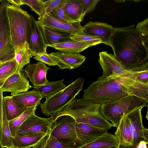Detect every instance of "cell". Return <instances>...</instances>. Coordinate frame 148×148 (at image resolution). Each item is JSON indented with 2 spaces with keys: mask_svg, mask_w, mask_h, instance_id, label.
Here are the masks:
<instances>
[{
  "mask_svg": "<svg viewBox=\"0 0 148 148\" xmlns=\"http://www.w3.org/2000/svg\"><path fill=\"white\" fill-rule=\"evenodd\" d=\"M82 98L99 104L110 103L134 96L148 103V84L125 76H101L83 90Z\"/></svg>",
  "mask_w": 148,
  "mask_h": 148,
  "instance_id": "6da1fadb",
  "label": "cell"
},
{
  "mask_svg": "<svg viewBox=\"0 0 148 148\" xmlns=\"http://www.w3.org/2000/svg\"><path fill=\"white\" fill-rule=\"evenodd\" d=\"M110 46L116 59L127 70L148 60V46L143 41L134 25L113 27Z\"/></svg>",
  "mask_w": 148,
  "mask_h": 148,
  "instance_id": "7a4b0ae2",
  "label": "cell"
},
{
  "mask_svg": "<svg viewBox=\"0 0 148 148\" xmlns=\"http://www.w3.org/2000/svg\"><path fill=\"white\" fill-rule=\"evenodd\" d=\"M101 104L89 99L74 98L60 111L51 116L53 121L58 117L69 115L77 123H82L108 130L113 126L101 114Z\"/></svg>",
  "mask_w": 148,
  "mask_h": 148,
  "instance_id": "3957f363",
  "label": "cell"
},
{
  "mask_svg": "<svg viewBox=\"0 0 148 148\" xmlns=\"http://www.w3.org/2000/svg\"><path fill=\"white\" fill-rule=\"evenodd\" d=\"M11 43L14 49L26 41L30 15L20 7L9 3L7 7Z\"/></svg>",
  "mask_w": 148,
  "mask_h": 148,
  "instance_id": "277c9868",
  "label": "cell"
},
{
  "mask_svg": "<svg viewBox=\"0 0 148 148\" xmlns=\"http://www.w3.org/2000/svg\"><path fill=\"white\" fill-rule=\"evenodd\" d=\"M84 79L79 77L63 90L40 104L41 112L46 116L54 115L64 108L83 89Z\"/></svg>",
  "mask_w": 148,
  "mask_h": 148,
  "instance_id": "5b68a950",
  "label": "cell"
},
{
  "mask_svg": "<svg viewBox=\"0 0 148 148\" xmlns=\"http://www.w3.org/2000/svg\"><path fill=\"white\" fill-rule=\"evenodd\" d=\"M145 101L134 96H130L116 101L101 105L100 112L113 127H117L124 113L138 106L147 105Z\"/></svg>",
  "mask_w": 148,
  "mask_h": 148,
  "instance_id": "8992f818",
  "label": "cell"
},
{
  "mask_svg": "<svg viewBox=\"0 0 148 148\" xmlns=\"http://www.w3.org/2000/svg\"><path fill=\"white\" fill-rule=\"evenodd\" d=\"M99 57V62L103 71L102 76L104 77L112 76H123L137 80L145 68L144 65H141L127 70L123 66L114 54L106 51L100 52Z\"/></svg>",
  "mask_w": 148,
  "mask_h": 148,
  "instance_id": "52a82bcc",
  "label": "cell"
},
{
  "mask_svg": "<svg viewBox=\"0 0 148 148\" xmlns=\"http://www.w3.org/2000/svg\"><path fill=\"white\" fill-rule=\"evenodd\" d=\"M76 123L74 119L69 115L60 116L53 122L50 134L65 144L82 145L77 136Z\"/></svg>",
  "mask_w": 148,
  "mask_h": 148,
  "instance_id": "ba28073f",
  "label": "cell"
},
{
  "mask_svg": "<svg viewBox=\"0 0 148 148\" xmlns=\"http://www.w3.org/2000/svg\"><path fill=\"white\" fill-rule=\"evenodd\" d=\"M146 106H138L125 113L133 140V146L140 140L148 142V130L143 126L141 114L142 109Z\"/></svg>",
  "mask_w": 148,
  "mask_h": 148,
  "instance_id": "9c48e42d",
  "label": "cell"
},
{
  "mask_svg": "<svg viewBox=\"0 0 148 148\" xmlns=\"http://www.w3.org/2000/svg\"><path fill=\"white\" fill-rule=\"evenodd\" d=\"M53 122L51 117L47 118L40 117L34 113L23 123L18 130L16 136L39 133L50 134Z\"/></svg>",
  "mask_w": 148,
  "mask_h": 148,
  "instance_id": "30bf717a",
  "label": "cell"
},
{
  "mask_svg": "<svg viewBox=\"0 0 148 148\" xmlns=\"http://www.w3.org/2000/svg\"><path fill=\"white\" fill-rule=\"evenodd\" d=\"M36 22L40 26H45L73 34H84V28L80 23H68L53 17L50 13L39 17Z\"/></svg>",
  "mask_w": 148,
  "mask_h": 148,
  "instance_id": "8fae6325",
  "label": "cell"
},
{
  "mask_svg": "<svg viewBox=\"0 0 148 148\" xmlns=\"http://www.w3.org/2000/svg\"><path fill=\"white\" fill-rule=\"evenodd\" d=\"M33 56L42 53H47V47L44 40L41 29L34 17L30 15L26 37Z\"/></svg>",
  "mask_w": 148,
  "mask_h": 148,
  "instance_id": "7c38bea8",
  "label": "cell"
},
{
  "mask_svg": "<svg viewBox=\"0 0 148 148\" xmlns=\"http://www.w3.org/2000/svg\"><path fill=\"white\" fill-rule=\"evenodd\" d=\"M25 75L23 69L8 78L0 88L3 92L11 93L12 96L21 92L27 91L32 87Z\"/></svg>",
  "mask_w": 148,
  "mask_h": 148,
  "instance_id": "4fadbf2b",
  "label": "cell"
},
{
  "mask_svg": "<svg viewBox=\"0 0 148 148\" xmlns=\"http://www.w3.org/2000/svg\"><path fill=\"white\" fill-rule=\"evenodd\" d=\"M50 55L59 69L70 70L78 67L85 61L86 57L79 53L58 51L51 53Z\"/></svg>",
  "mask_w": 148,
  "mask_h": 148,
  "instance_id": "5bb4252c",
  "label": "cell"
},
{
  "mask_svg": "<svg viewBox=\"0 0 148 148\" xmlns=\"http://www.w3.org/2000/svg\"><path fill=\"white\" fill-rule=\"evenodd\" d=\"M86 34L97 37L102 43L110 46L111 36L113 32L112 26L101 22L89 21L84 26Z\"/></svg>",
  "mask_w": 148,
  "mask_h": 148,
  "instance_id": "9a60e30c",
  "label": "cell"
},
{
  "mask_svg": "<svg viewBox=\"0 0 148 148\" xmlns=\"http://www.w3.org/2000/svg\"><path fill=\"white\" fill-rule=\"evenodd\" d=\"M50 69L45 64L39 61L36 63L28 64L23 70L32 84L34 87H37L45 84L49 81L46 75Z\"/></svg>",
  "mask_w": 148,
  "mask_h": 148,
  "instance_id": "2e32d148",
  "label": "cell"
},
{
  "mask_svg": "<svg viewBox=\"0 0 148 148\" xmlns=\"http://www.w3.org/2000/svg\"><path fill=\"white\" fill-rule=\"evenodd\" d=\"M75 130L77 137L82 145L91 143L108 132L106 129L82 123H76Z\"/></svg>",
  "mask_w": 148,
  "mask_h": 148,
  "instance_id": "e0dca14e",
  "label": "cell"
},
{
  "mask_svg": "<svg viewBox=\"0 0 148 148\" xmlns=\"http://www.w3.org/2000/svg\"><path fill=\"white\" fill-rule=\"evenodd\" d=\"M114 134L119 141L120 147L130 148L133 146V140L127 122L125 113L123 114Z\"/></svg>",
  "mask_w": 148,
  "mask_h": 148,
  "instance_id": "ac0fdd59",
  "label": "cell"
},
{
  "mask_svg": "<svg viewBox=\"0 0 148 148\" xmlns=\"http://www.w3.org/2000/svg\"><path fill=\"white\" fill-rule=\"evenodd\" d=\"M39 26L45 45L47 47L71 40L70 37L71 34L69 33L45 26Z\"/></svg>",
  "mask_w": 148,
  "mask_h": 148,
  "instance_id": "d6986e66",
  "label": "cell"
},
{
  "mask_svg": "<svg viewBox=\"0 0 148 148\" xmlns=\"http://www.w3.org/2000/svg\"><path fill=\"white\" fill-rule=\"evenodd\" d=\"M15 49L11 41L8 23L0 40V61L6 63L14 60Z\"/></svg>",
  "mask_w": 148,
  "mask_h": 148,
  "instance_id": "ffe728a7",
  "label": "cell"
},
{
  "mask_svg": "<svg viewBox=\"0 0 148 148\" xmlns=\"http://www.w3.org/2000/svg\"><path fill=\"white\" fill-rule=\"evenodd\" d=\"M12 96L14 100L20 106L25 109L38 106L42 98L38 92L33 90L21 92Z\"/></svg>",
  "mask_w": 148,
  "mask_h": 148,
  "instance_id": "44dd1931",
  "label": "cell"
},
{
  "mask_svg": "<svg viewBox=\"0 0 148 148\" xmlns=\"http://www.w3.org/2000/svg\"><path fill=\"white\" fill-rule=\"evenodd\" d=\"M66 15L74 23H81L85 15L82 0H69L64 8Z\"/></svg>",
  "mask_w": 148,
  "mask_h": 148,
  "instance_id": "7402d4cb",
  "label": "cell"
},
{
  "mask_svg": "<svg viewBox=\"0 0 148 148\" xmlns=\"http://www.w3.org/2000/svg\"><path fill=\"white\" fill-rule=\"evenodd\" d=\"M64 79L54 82L48 81L43 85L34 87L33 90L38 92L42 98L47 99L60 92L66 86L63 84Z\"/></svg>",
  "mask_w": 148,
  "mask_h": 148,
  "instance_id": "603a6c76",
  "label": "cell"
},
{
  "mask_svg": "<svg viewBox=\"0 0 148 148\" xmlns=\"http://www.w3.org/2000/svg\"><path fill=\"white\" fill-rule=\"evenodd\" d=\"M47 134H36L12 137L14 148H31L35 146Z\"/></svg>",
  "mask_w": 148,
  "mask_h": 148,
  "instance_id": "cb8c5ba5",
  "label": "cell"
},
{
  "mask_svg": "<svg viewBox=\"0 0 148 148\" xmlns=\"http://www.w3.org/2000/svg\"><path fill=\"white\" fill-rule=\"evenodd\" d=\"M12 137L6 115L3 97L2 120L0 129V146L1 148H14Z\"/></svg>",
  "mask_w": 148,
  "mask_h": 148,
  "instance_id": "d4e9b609",
  "label": "cell"
},
{
  "mask_svg": "<svg viewBox=\"0 0 148 148\" xmlns=\"http://www.w3.org/2000/svg\"><path fill=\"white\" fill-rule=\"evenodd\" d=\"M58 51L74 53H79L89 47L88 43L77 42L72 40L54 44L50 46Z\"/></svg>",
  "mask_w": 148,
  "mask_h": 148,
  "instance_id": "484cf974",
  "label": "cell"
},
{
  "mask_svg": "<svg viewBox=\"0 0 148 148\" xmlns=\"http://www.w3.org/2000/svg\"><path fill=\"white\" fill-rule=\"evenodd\" d=\"M111 146H120L116 136L107 132L91 143L78 148H101Z\"/></svg>",
  "mask_w": 148,
  "mask_h": 148,
  "instance_id": "4316f807",
  "label": "cell"
},
{
  "mask_svg": "<svg viewBox=\"0 0 148 148\" xmlns=\"http://www.w3.org/2000/svg\"><path fill=\"white\" fill-rule=\"evenodd\" d=\"M33 56L29 45L26 41L22 46L15 49L14 60L21 69L30 63Z\"/></svg>",
  "mask_w": 148,
  "mask_h": 148,
  "instance_id": "83f0119b",
  "label": "cell"
},
{
  "mask_svg": "<svg viewBox=\"0 0 148 148\" xmlns=\"http://www.w3.org/2000/svg\"><path fill=\"white\" fill-rule=\"evenodd\" d=\"M5 107L8 121L21 114L26 109L20 106L13 99L12 96L4 97Z\"/></svg>",
  "mask_w": 148,
  "mask_h": 148,
  "instance_id": "f1b7e54d",
  "label": "cell"
},
{
  "mask_svg": "<svg viewBox=\"0 0 148 148\" xmlns=\"http://www.w3.org/2000/svg\"><path fill=\"white\" fill-rule=\"evenodd\" d=\"M37 106L27 108L20 115L9 122V127L12 137H15L20 126L25 120L33 113H35Z\"/></svg>",
  "mask_w": 148,
  "mask_h": 148,
  "instance_id": "f546056e",
  "label": "cell"
},
{
  "mask_svg": "<svg viewBox=\"0 0 148 148\" xmlns=\"http://www.w3.org/2000/svg\"><path fill=\"white\" fill-rule=\"evenodd\" d=\"M21 69L14 60L6 62L0 68V88L10 77Z\"/></svg>",
  "mask_w": 148,
  "mask_h": 148,
  "instance_id": "4dcf8cb0",
  "label": "cell"
},
{
  "mask_svg": "<svg viewBox=\"0 0 148 148\" xmlns=\"http://www.w3.org/2000/svg\"><path fill=\"white\" fill-rule=\"evenodd\" d=\"M69 0H62L50 13L54 18L68 23H74L66 16L65 7Z\"/></svg>",
  "mask_w": 148,
  "mask_h": 148,
  "instance_id": "1f68e13d",
  "label": "cell"
},
{
  "mask_svg": "<svg viewBox=\"0 0 148 148\" xmlns=\"http://www.w3.org/2000/svg\"><path fill=\"white\" fill-rule=\"evenodd\" d=\"M70 37L73 40L88 43L91 47L102 43V40L99 37L86 34H71Z\"/></svg>",
  "mask_w": 148,
  "mask_h": 148,
  "instance_id": "d6a6232c",
  "label": "cell"
},
{
  "mask_svg": "<svg viewBox=\"0 0 148 148\" xmlns=\"http://www.w3.org/2000/svg\"><path fill=\"white\" fill-rule=\"evenodd\" d=\"M23 5H28L31 10L37 14L39 17L44 14L45 4L43 0H21Z\"/></svg>",
  "mask_w": 148,
  "mask_h": 148,
  "instance_id": "836d02e7",
  "label": "cell"
},
{
  "mask_svg": "<svg viewBox=\"0 0 148 148\" xmlns=\"http://www.w3.org/2000/svg\"><path fill=\"white\" fill-rule=\"evenodd\" d=\"M9 3L7 0H2L0 7V40L3 36L8 23L7 7Z\"/></svg>",
  "mask_w": 148,
  "mask_h": 148,
  "instance_id": "e575fe53",
  "label": "cell"
},
{
  "mask_svg": "<svg viewBox=\"0 0 148 148\" xmlns=\"http://www.w3.org/2000/svg\"><path fill=\"white\" fill-rule=\"evenodd\" d=\"M82 146L78 144H65L49 134L44 148H78Z\"/></svg>",
  "mask_w": 148,
  "mask_h": 148,
  "instance_id": "d590c367",
  "label": "cell"
},
{
  "mask_svg": "<svg viewBox=\"0 0 148 148\" xmlns=\"http://www.w3.org/2000/svg\"><path fill=\"white\" fill-rule=\"evenodd\" d=\"M136 29L140 34L142 39L147 46H148V19L139 22Z\"/></svg>",
  "mask_w": 148,
  "mask_h": 148,
  "instance_id": "8d00e7d4",
  "label": "cell"
},
{
  "mask_svg": "<svg viewBox=\"0 0 148 148\" xmlns=\"http://www.w3.org/2000/svg\"><path fill=\"white\" fill-rule=\"evenodd\" d=\"M34 58L36 60L41 62L49 66H54L56 64L50 55L47 53H42L35 55Z\"/></svg>",
  "mask_w": 148,
  "mask_h": 148,
  "instance_id": "74e56055",
  "label": "cell"
},
{
  "mask_svg": "<svg viewBox=\"0 0 148 148\" xmlns=\"http://www.w3.org/2000/svg\"><path fill=\"white\" fill-rule=\"evenodd\" d=\"M84 8L85 15L92 12L95 9L99 0H82Z\"/></svg>",
  "mask_w": 148,
  "mask_h": 148,
  "instance_id": "f35d334b",
  "label": "cell"
},
{
  "mask_svg": "<svg viewBox=\"0 0 148 148\" xmlns=\"http://www.w3.org/2000/svg\"><path fill=\"white\" fill-rule=\"evenodd\" d=\"M62 1V0H44L45 4L44 14L50 13Z\"/></svg>",
  "mask_w": 148,
  "mask_h": 148,
  "instance_id": "ab89813d",
  "label": "cell"
},
{
  "mask_svg": "<svg viewBox=\"0 0 148 148\" xmlns=\"http://www.w3.org/2000/svg\"><path fill=\"white\" fill-rule=\"evenodd\" d=\"M3 92L1 90L0 88V124L1 126L3 116Z\"/></svg>",
  "mask_w": 148,
  "mask_h": 148,
  "instance_id": "60d3db41",
  "label": "cell"
},
{
  "mask_svg": "<svg viewBox=\"0 0 148 148\" xmlns=\"http://www.w3.org/2000/svg\"><path fill=\"white\" fill-rule=\"evenodd\" d=\"M148 144V142L143 140H140L135 146L134 148H147Z\"/></svg>",
  "mask_w": 148,
  "mask_h": 148,
  "instance_id": "b9f144b4",
  "label": "cell"
},
{
  "mask_svg": "<svg viewBox=\"0 0 148 148\" xmlns=\"http://www.w3.org/2000/svg\"><path fill=\"white\" fill-rule=\"evenodd\" d=\"M10 4L15 6L21 7L23 5L21 0H7Z\"/></svg>",
  "mask_w": 148,
  "mask_h": 148,
  "instance_id": "7bdbcfd3",
  "label": "cell"
},
{
  "mask_svg": "<svg viewBox=\"0 0 148 148\" xmlns=\"http://www.w3.org/2000/svg\"><path fill=\"white\" fill-rule=\"evenodd\" d=\"M101 148H120V147H116L115 146H111L109 147H102Z\"/></svg>",
  "mask_w": 148,
  "mask_h": 148,
  "instance_id": "ee69618b",
  "label": "cell"
},
{
  "mask_svg": "<svg viewBox=\"0 0 148 148\" xmlns=\"http://www.w3.org/2000/svg\"><path fill=\"white\" fill-rule=\"evenodd\" d=\"M5 62H3L1 61H0V68L3 66L4 64H5Z\"/></svg>",
  "mask_w": 148,
  "mask_h": 148,
  "instance_id": "f6af8a7d",
  "label": "cell"
},
{
  "mask_svg": "<svg viewBox=\"0 0 148 148\" xmlns=\"http://www.w3.org/2000/svg\"><path fill=\"white\" fill-rule=\"evenodd\" d=\"M2 1V0H0V7L1 5Z\"/></svg>",
  "mask_w": 148,
  "mask_h": 148,
  "instance_id": "bcb514c9",
  "label": "cell"
},
{
  "mask_svg": "<svg viewBox=\"0 0 148 148\" xmlns=\"http://www.w3.org/2000/svg\"><path fill=\"white\" fill-rule=\"evenodd\" d=\"M0 129H1V125L0 124Z\"/></svg>",
  "mask_w": 148,
  "mask_h": 148,
  "instance_id": "7dc6e473",
  "label": "cell"
},
{
  "mask_svg": "<svg viewBox=\"0 0 148 148\" xmlns=\"http://www.w3.org/2000/svg\"><path fill=\"white\" fill-rule=\"evenodd\" d=\"M0 148H1V146H0Z\"/></svg>",
  "mask_w": 148,
  "mask_h": 148,
  "instance_id": "c3c4849f",
  "label": "cell"
},
{
  "mask_svg": "<svg viewBox=\"0 0 148 148\" xmlns=\"http://www.w3.org/2000/svg\"><path fill=\"white\" fill-rule=\"evenodd\" d=\"M124 148H125L124 147H123ZM120 148H121V147H120Z\"/></svg>",
  "mask_w": 148,
  "mask_h": 148,
  "instance_id": "681fc988",
  "label": "cell"
}]
</instances>
